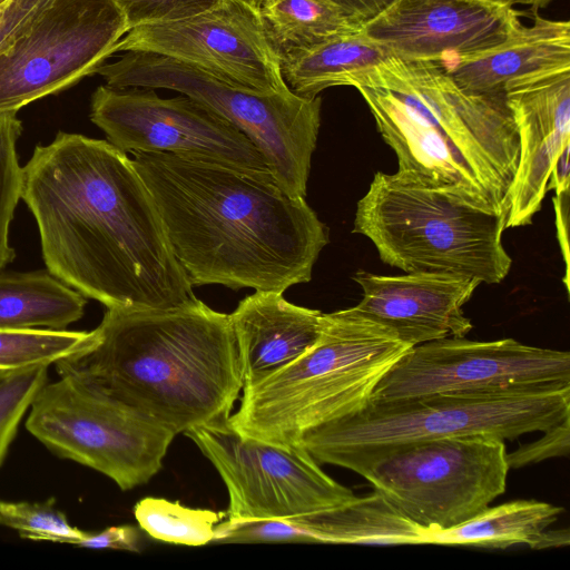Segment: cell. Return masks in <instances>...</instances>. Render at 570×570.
Instances as JSON below:
<instances>
[{"label":"cell","mask_w":570,"mask_h":570,"mask_svg":"<svg viewBox=\"0 0 570 570\" xmlns=\"http://www.w3.org/2000/svg\"><path fill=\"white\" fill-rule=\"evenodd\" d=\"M21 199L47 271L115 309L197 301L132 159L107 139L59 131L22 167Z\"/></svg>","instance_id":"1"},{"label":"cell","mask_w":570,"mask_h":570,"mask_svg":"<svg viewBox=\"0 0 570 570\" xmlns=\"http://www.w3.org/2000/svg\"><path fill=\"white\" fill-rule=\"evenodd\" d=\"M132 155L193 287L284 293L312 279L328 228L269 171L168 153Z\"/></svg>","instance_id":"2"},{"label":"cell","mask_w":570,"mask_h":570,"mask_svg":"<svg viewBox=\"0 0 570 570\" xmlns=\"http://www.w3.org/2000/svg\"><path fill=\"white\" fill-rule=\"evenodd\" d=\"M377 87H357L402 181L509 213L520 142L505 95L461 89L436 62L390 56Z\"/></svg>","instance_id":"3"},{"label":"cell","mask_w":570,"mask_h":570,"mask_svg":"<svg viewBox=\"0 0 570 570\" xmlns=\"http://www.w3.org/2000/svg\"><path fill=\"white\" fill-rule=\"evenodd\" d=\"M92 345L65 360L176 435L228 421L243 389L229 314L197 299L171 309L106 308Z\"/></svg>","instance_id":"4"},{"label":"cell","mask_w":570,"mask_h":570,"mask_svg":"<svg viewBox=\"0 0 570 570\" xmlns=\"http://www.w3.org/2000/svg\"><path fill=\"white\" fill-rule=\"evenodd\" d=\"M411 347L354 307L324 313L316 343L243 391L228 424L244 435L296 444L304 431L364 407L380 380Z\"/></svg>","instance_id":"5"},{"label":"cell","mask_w":570,"mask_h":570,"mask_svg":"<svg viewBox=\"0 0 570 570\" xmlns=\"http://www.w3.org/2000/svg\"><path fill=\"white\" fill-rule=\"evenodd\" d=\"M570 417V384L534 390L436 393L368 402L360 411L304 431L297 443L317 462L355 473L389 449L428 440H513Z\"/></svg>","instance_id":"6"},{"label":"cell","mask_w":570,"mask_h":570,"mask_svg":"<svg viewBox=\"0 0 570 570\" xmlns=\"http://www.w3.org/2000/svg\"><path fill=\"white\" fill-rule=\"evenodd\" d=\"M507 218L379 171L356 205L352 232L370 238L383 263L405 273L499 284L512 265L502 243Z\"/></svg>","instance_id":"7"},{"label":"cell","mask_w":570,"mask_h":570,"mask_svg":"<svg viewBox=\"0 0 570 570\" xmlns=\"http://www.w3.org/2000/svg\"><path fill=\"white\" fill-rule=\"evenodd\" d=\"M96 72L112 88L168 89L202 104L247 136L284 190L305 198L321 127L318 96L306 98L291 89L257 92L181 61L141 51L102 63Z\"/></svg>","instance_id":"8"},{"label":"cell","mask_w":570,"mask_h":570,"mask_svg":"<svg viewBox=\"0 0 570 570\" xmlns=\"http://www.w3.org/2000/svg\"><path fill=\"white\" fill-rule=\"evenodd\" d=\"M55 365L59 377L32 400L28 432L56 455L105 474L124 491L147 483L163 468L176 434L70 364Z\"/></svg>","instance_id":"9"},{"label":"cell","mask_w":570,"mask_h":570,"mask_svg":"<svg viewBox=\"0 0 570 570\" xmlns=\"http://www.w3.org/2000/svg\"><path fill=\"white\" fill-rule=\"evenodd\" d=\"M509 470L504 441L458 436L389 449L357 474L414 523L444 530L503 494Z\"/></svg>","instance_id":"10"},{"label":"cell","mask_w":570,"mask_h":570,"mask_svg":"<svg viewBox=\"0 0 570 570\" xmlns=\"http://www.w3.org/2000/svg\"><path fill=\"white\" fill-rule=\"evenodd\" d=\"M185 434L226 485V519H288L341 505L355 495L328 476L298 443L281 445L244 435L228 421Z\"/></svg>","instance_id":"11"},{"label":"cell","mask_w":570,"mask_h":570,"mask_svg":"<svg viewBox=\"0 0 570 570\" xmlns=\"http://www.w3.org/2000/svg\"><path fill=\"white\" fill-rule=\"evenodd\" d=\"M127 31L112 0H53L0 53V114L18 112L96 72Z\"/></svg>","instance_id":"12"},{"label":"cell","mask_w":570,"mask_h":570,"mask_svg":"<svg viewBox=\"0 0 570 570\" xmlns=\"http://www.w3.org/2000/svg\"><path fill=\"white\" fill-rule=\"evenodd\" d=\"M558 384H570L567 351L531 346L513 338L448 337L411 347L380 380L368 402Z\"/></svg>","instance_id":"13"},{"label":"cell","mask_w":570,"mask_h":570,"mask_svg":"<svg viewBox=\"0 0 570 570\" xmlns=\"http://www.w3.org/2000/svg\"><path fill=\"white\" fill-rule=\"evenodd\" d=\"M90 119L126 154L168 153L254 173L269 171L246 135L184 95L166 99L153 89L100 86L91 96Z\"/></svg>","instance_id":"14"},{"label":"cell","mask_w":570,"mask_h":570,"mask_svg":"<svg viewBox=\"0 0 570 570\" xmlns=\"http://www.w3.org/2000/svg\"><path fill=\"white\" fill-rule=\"evenodd\" d=\"M120 51L165 56L262 94L289 90L253 0H222L188 18L138 26L115 45L112 53Z\"/></svg>","instance_id":"15"},{"label":"cell","mask_w":570,"mask_h":570,"mask_svg":"<svg viewBox=\"0 0 570 570\" xmlns=\"http://www.w3.org/2000/svg\"><path fill=\"white\" fill-rule=\"evenodd\" d=\"M520 26L519 11L485 0H393L361 31L391 56L444 66L500 46Z\"/></svg>","instance_id":"16"},{"label":"cell","mask_w":570,"mask_h":570,"mask_svg":"<svg viewBox=\"0 0 570 570\" xmlns=\"http://www.w3.org/2000/svg\"><path fill=\"white\" fill-rule=\"evenodd\" d=\"M520 156L510 196L507 228L527 226L540 210L554 161L570 145V68L531 75L510 83Z\"/></svg>","instance_id":"17"},{"label":"cell","mask_w":570,"mask_h":570,"mask_svg":"<svg viewBox=\"0 0 570 570\" xmlns=\"http://www.w3.org/2000/svg\"><path fill=\"white\" fill-rule=\"evenodd\" d=\"M354 281L362 288V299L354 309L412 347L464 337L473 328L463 306L481 284L476 278L445 273L385 276L358 272Z\"/></svg>","instance_id":"18"},{"label":"cell","mask_w":570,"mask_h":570,"mask_svg":"<svg viewBox=\"0 0 570 570\" xmlns=\"http://www.w3.org/2000/svg\"><path fill=\"white\" fill-rule=\"evenodd\" d=\"M323 315L295 305L283 293L255 291L229 314L243 389L255 387L299 358L318 340Z\"/></svg>","instance_id":"19"},{"label":"cell","mask_w":570,"mask_h":570,"mask_svg":"<svg viewBox=\"0 0 570 570\" xmlns=\"http://www.w3.org/2000/svg\"><path fill=\"white\" fill-rule=\"evenodd\" d=\"M442 67L468 92L505 95L515 80L570 68V22L546 19L533 10L532 24H521L500 46Z\"/></svg>","instance_id":"20"},{"label":"cell","mask_w":570,"mask_h":570,"mask_svg":"<svg viewBox=\"0 0 570 570\" xmlns=\"http://www.w3.org/2000/svg\"><path fill=\"white\" fill-rule=\"evenodd\" d=\"M390 56L360 30L291 51L279 61L291 91L314 98L334 86L377 87L379 68Z\"/></svg>","instance_id":"21"},{"label":"cell","mask_w":570,"mask_h":570,"mask_svg":"<svg viewBox=\"0 0 570 570\" xmlns=\"http://www.w3.org/2000/svg\"><path fill=\"white\" fill-rule=\"evenodd\" d=\"M562 511L561 507L537 500L505 502L488 507L450 529L425 528V544L489 549L523 544L535 550L568 546V529H550Z\"/></svg>","instance_id":"22"},{"label":"cell","mask_w":570,"mask_h":570,"mask_svg":"<svg viewBox=\"0 0 570 570\" xmlns=\"http://www.w3.org/2000/svg\"><path fill=\"white\" fill-rule=\"evenodd\" d=\"M309 543L406 546L425 544V528L414 523L374 491L326 510L288 518Z\"/></svg>","instance_id":"23"},{"label":"cell","mask_w":570,"mask_h":570,"mask_svg":"<svg viewBox=\"0 0 570 570\" xmlns=\"http://www.w3.org/2000/svg\"><path fill=\"white\" fill-rule=\"evenodd\" d=\"M86 304L48 271L0 272V328L65 330L83 316Z\"/></svg>","instance_id":"24"},{"label":"cell","mask_w":570,"mask_h":570,"mask_svg":"<svg viewBox=\"0 0 570 570\" xmlns=\"http://www.w3.org/2000/svg\"><path fill=\"white\" fill-rule=\"evenodd\" d=\"M255 3L279 58L362 29L328 0H259Z\"/></svg>","instance_id":"25"},{"label":"cell","mask_w":570,"mask_h":570,"mask_svg":"<svg viewBox=\"0 0 570 570\" xmlns=\"http://www.w3.org/2000/svg\"><path fill=\"white\" fill-rule=\"evenodd\" d=\"M94 341V330L0 328V372L49 367L83 353Z\"/></svg>","instance_id":"26"},{"label":"cell","mask_w":570,"mask_h":570,"mask_svg":"<svg viewBox=\"0 0 570 570\" xmlns=\"http://www.w3.org/2000/svg\"><path fill=\"white\" fill-rule=\"evenodd\" d=\"M134 515L140 529L153 539L191 547L213 542L216 524L227 518L226 512L193 509L154 497L138 501Z\"/></svg>","instance_id":"27"},{"label":"cell","mask_w":570,"mask_h":570,"mask_svg":"<svg viewBox=\"0 0 570 570\" xmlns=\"http://www.w3.org/2000/svg\"><path fill=\"white\" fill-rule=\"evenodd\" d=\"M55 503V498L32 503L0 500V525L16 530L23 539L78 547L88 532L71 525Z\"/></svg>","instance_id":"28"},{"label":"cell","mask_w":570,"mask_h":570,"mask_svg":"<svg viewBox=\"0 0 570 570\" xmlns=\"http://www.w3.org/2000/svg\"><path fill=\"white\" fill-rule=\"evenodd\" d=\"M21 131L22 122L17 112L0 114V272L16 258L9 232L21 199L23 173L17 154Z\"/></svg>","instance_id":"29"},{"label":"cell","mask_w":570,"mask_h":570,"mask_svg":"<svg viewBox=\"0 0 570 570\" xmlns=\"http://www.w3.org/2000/svg\"><path fill=\"white\" fill-rule=\"evenodd\" d=\"M47 381L48 366L11 372L0 379V466L22 417Z\"/></svg>","instance_id":"30"},{"label":"cell","mask_w":570,"mask_h":570,"mask_svg":"<svg viewBox=\"0 0 570 570\" xmlns=\"http://www.w3.org/2000/svg\"><path fill=\"white\" fill-rule=\"evenodd\" d=\"M122 11L128 31L138 26L179 20L212 9L222 0H112Z\"/></svg>","instance_id":"31"},{"label":"cell","mask_w":570,"mask_h":570,"mask_svg":"<svg viewBox=\"0 0 570 570\" xmlns=\"http://www.w3.org/2000/svg\"><path fill=\"white\" fill-rule=\"evenodd\" d=\"M570 449V417L543 431V435L532 442L521 444L508 453L510 469H519L541 461L564 456Z\"/></svg>","instance_id":"32"},{"label":"cell","mask_w":570,"mask_h":570,"mask_svg":"<svg viewBox=\"0 0 570 570\" xmlns=\"http://www.w3.org/2000/svg\"><path fill=\"white\" fill-rule=\"evenodd\" d=\"M53 0H7L0 6V53L38 20Z\"/></svg>","instance_id":"33"},{"label":"cell","mask_w":570,"mask_h":570,"mask_svg":"<svg viewBox=\"0 0 570 570\" xmlns=\"http://www.w3.org/2000/svg\"><path fill=\"white\" fill-rule=\"evenodd\" d=\"M78 547L139 552L140 534L132 525H112L97 533L88 532Z\"/></svg>","instance_id":"34"},{"label":"cell","mask_w":570,"mask_h":570,"mask_svg":"<svg viewBox=\"0 0 570 570\" xmlns=\"http://www.w3.org/2000/svg\"><path fill=\"white\" fill-rule=\"evenodd\" d=\"M361 28L381 13L393 0H328Z\"/></svg>","instance_id":"35"},{"label":"cell","mask_w":570,"mask_h":570,"mask_svg":"<svg viewBox=\"0 0 570 570\" xmlns=\"http://www.w3.org/2000/svg\"><path fill=\"white\" fill-rule=\"evenodd\" d=\"M554 212H556V223L558 230V238L561 247V252L563 254L564 264H566V277L564 283L568 285V226H569V190L562 194L556 195L553 198Z\"/></svg>","instance_id":"36"},{"label":"cell","mask_w":570,"mask_h":570,"mask_svg":"<svg viewBox=\"0 0 570 570\" xmlns=\"http://www.w3.org/2000/svg\"><path fill=\"white\" fill-rule=\"evenodd\" d=\"M570 145L566 146L557 157L551 170L547 190H554L556 195L569 190L570 184V165H569Z\"/></svg>","instance_id":"37"},{"label":"cell","mask_w":570,"mask_h":570,"mask_svg":"<svg viewBox=\"0 0 570 570\" xmlns=\"http://www.w3.org/2000/svg\"><path fill=\"white\" fill-rule=\"evenodd\" d=\"M495 4L511 7L514 6H529L532 10H537L539 8H544L553 0H485Z\"/></svg>","instance_id":"38"},{"label":"cell","mask_w":570,"mask_h":570,"mask_svg":"<svg viewBox=\"0 0 570 570\" xmlns=\"http://www.w3.org/2000/svg\"><path fill=\"white\" fill-rule=\"evenodd\" d=\"M8 373H11V372H0V379H1L2 376H4L6 374H8Z\"/></svg>","instance_id":"39"},{"label":"cell","mask_w":570,"mask_h":570,"mask_svg":"<svg viewBox=\"0 0 570 570\" xmlns=\"http://www.w3.org/2000/svg\"><path fill=\"white\" fill-rule=\"evenodd\" d=\"M6 1H7V0H0V6H1L3 2H6Z\"/></svg>","instance_id":"40"},{"label":"cell","mask_w":570,"mask_h":570,"mask_svg":"<svg viewBox=\"0 0 570 570\" xmlns=\"http://www.w3.org/2000/svg\"><path fill=\"white\" fill-rule=\"evenodd\" d=\"M253 1H254V2H257V1H259V0H253Z\"/></svg>","instance_id":"41"}]
</instances>
